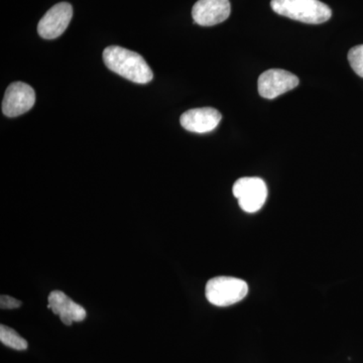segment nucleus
Listing matches in <instances>:
<instances>
[{
    "label": "nucleus",
    "mask_w": 363,
    "mask_h": 363,
    "mask_svg": "<svg viewBox=\"0 0 363 363\" xmlns=\"http://www.w3.org/2000/svg\"><path fill=\"white\" fill-rule=\"evenodd\" d=\"M348 61L352 70L363 78V45L353 47L348 52Z\"/></svg>",
    "instance_id": "obj_12"
},
{
    "label": "nucleus",
    "mask_w": 363,
    "mask_h": 363,
    "mask_svg": "<svg viewBox=\"0 0 363 363\" xmlns=\"http://www.w3.org/2000/svg\"><path fill=\"white\" fill-rule=\"evenodd\" d=\"M274 13L291 20L320 25L331 18L330 7L320 0H272Z\"/></svg>",
    "instance_id": "obj_2"
},
{
    "label": "nucleus",
    "mask_w": 363,
    "mask_h": 363,
    "mask_svg": "<svg viewBox=\"0 0 363 363\" xmlns=\"http://www.w3.org/2000/svg\"><path fill=\"white\" fill-rule=\"evenodd\" d=\"M221 119V113L217 109L204 107L184 112L180 123L186 130L191 133H206L214 130Z\"/></svg>",
    "instance_id": "obj_9"
},
{
    "label": "nucleus",
    "mask_w": 363,
    "mask_h": 363,
    "mask_svg": "<svg viewBox=\"0 0 363 363\" xmlns=\"http://www.w3.org/2000/svg\"><path fill=\"white\" fill-rule=\"evenodd\" d=\"M35 93L30 85L14 82L9 86L2 101V112L7 117L20 116L33 108Z\"/></svg>",
    "instance_id": "obj_7"
},
{
    "label": "nucleus",
    "mask_w": 363,
    "mask_h": 363,
    "mask_svg": "<svg viewBox=\"0 0 363 363\" xmlns=\"http://www.w3.org/2000/svg\"><path fill=\"white\" fill-rule=\"evenodd\" d=\"M233 192L241 209L255 213L264 206L267 198L266 182L257 177H243L234 183Z\"/></svg>",
    "instance_id": "obj_4"
},
{
    "label": "nucleus",
    "mask_w": 363,
    "mask_h": 363,
    "mask_svg": "<svg viewBox=\"0 0 363 363\" xmlns=\"http://www.w3.org/2000/svg\"><path fill=\"white\" fill-rule=\"evenodd\" d=\"M230 13L229 0H198L192 9L193 20L202 26L223 23L229 18Z\"/></svg>",
    "instance_id": "obj_8"
},
{
    "label": "nucleus",
    "mask_w": 363,
    "mask_h": 363,
    "mask_svg": "<svg viewBox=\"0 0 363 363\" xmlns=\"http://www.w3.org/2000/svg\"><path fill=\"white\" fill-rule=\"evenodd\" d=\"M104 61L107 68L121 77L138 84H147L154 78L145 60L138 52L118 45L107 47L104 52Z\"/></svg>",
    "instance_id": "obj_1"
},
{
    "label": "nucleus",
    "mask_w": 363,
    "mask_h": 363,
    "mask_svg": "<svg viewBox=\"0 0 363 363\" xmlns=\"http://www.w3.org/2000/svg\"><path fill=\"white\" fill-rule=\"evenodd\" d=\"M73 16V7L68 2H61L48 11L38 26V33L43 39L54 40L63 35Z\"/></svg>",
    "instance_id": "obj_6"
},
{
    "label": "nucleus",
    "mask_w": 363,
    "mask_h": 363,
    "mask_svg": "<svg viewBox=\"0 0 363 363\" xmlns=\"http://www.w3.org/2000/svg\"><path fill=\"white\" fill-rule=\"evenodd\" d=\"M21 306V301L11 296L2 295L0 298V307L1 309H16Z\"/></svg>",
    "instance_id": "obj_13"
},
{
    "label": "nucleus",
    "mask_w": 363,
    "mask_h": 363,
    "mask_svg": "<svg viewBox=\"0 0 363 363\" xmlns=\"http://www.w3.org/2000/svg\"><path fill=\"white\" fill-rule=\"evenodd\" d=\"M298 85L297 76L281 69H271L264 72L257 82L259 95L266 99H274L293 90Z\"/></svg>",
    "instance_id": "obj_5"
},
{
    "label": "nucleus",
    "mask_w": 363,
    "mask_h": 363,
    "mask_svg": "<svg viewBox=\"0 0 363 363\" xmlns=\"http://www.w3.org/2000/svg\"><path fill=\"white\" fill-rule=\"evenodd\" d=\"M48 308L59 315L61 321L67 326H71L73 322L83 321L87 316V312L82 306L74 302L61 291H52L48 298Z\"/></svg>",
    "instance_id": "obj_10"
},
{
    "label": "nucleus",
    "mask_w": 363,
    "mask_h": 363,
    "mask_svg": "<svg viewBox=\"0 0 363 363\" xmlns=\"http://www.w3.org/2000/svg\"><path fill=\"white\" fill-rule=\"evenodd\" d=\"M247 281L233 277H216L209 279L205 288V296L210 304L217 307H227L238 304L247 297Z\"/></svg>",
    "instance_id": "obj_3"
},
{
    "label": "nucleus",
    "mask_w": 363,
    "mask_h": 363,
    "mask_svg": "<svg viewBox=\"0 0 363 363\" xmlns=\"http://www.w3.org/2000/svg\"><path fill=\"white\" fill-rule=\"evenodd\" d=\"M0 341L14 350H26L28 347V341L21 337L18 332L6 325L0 326Z\"/></svg>",
    "instance_id": "obj_11"
}]
</instances>
